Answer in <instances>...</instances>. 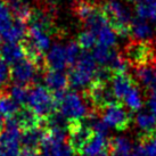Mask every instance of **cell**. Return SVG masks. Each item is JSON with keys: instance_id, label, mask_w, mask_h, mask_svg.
Masks as SVG:
<instances>
[{"instance_id": "cell-1", "label": "cell", "mask_w": 156, "mask_h": 156, "mask_svg": "<svg viewBox=\"0 0 156 156\" xmlns=\"http://www.w3.org/2000/svg\"><path fill=\"white\" fill-rule=\"evenodd\" d=\"M30 27L27 31V41H26L25 50L26 55L38 61L42 56L44 52H47L51 47V16L44 12L38 10L32 14L30 18Z\"/></svg>"}, {"instance_id": "cell-2", "label": "cell", "mask_w": 156, "mask_h": 156, "mask_svg": "<svg viewBox=\"0 0 156 156\" xmlns=\"http://www.w3.org/2000/svg\"><path fill=\"white\" fill-rule=\"evenodd\" d=\"M56 101L59 114L69 123L82 121L92 114L87 98L75 91H64L62 94H56Z\"/></svg>"}, {"instance_id": "cell-3", "label": "cell", "mask_w": 156, "mask_h": 156, "mask_svg": "<svg viewBox=\"0 0 156 156\" xmlns=\"http://www.w3.org/2000/svg\"><path fill=\"white\" fill-rule=\"evenodd\" d=\"M98 71L97 62L92 55L84 52L81 54L76 63L71 69L69 75V83L74 89H86L94 82L96 73Z\"/></svg>"}, {"instance_id": "cell-4", "label": "cell", "mask_w": 156, "mask_h": 156, "mask_svg": "<svg viewBox=\"0 0 156 156\" xmlns=\"http://www.w3.org/2000/svg\"><path fill=\"white\" fill-rule=\"evenodd\" d=\"M109 26L117 35L126 38L131 35V14L129 9L119 0H109L103 6Z\"/></svg>"}, {"instance_id": "cell-5", "label": "cell", "mask_w": 156, "mask_h": 156, "mask_svg": "<svg viewBox=\"0 0 156 156\" xmlns=\"http://www.w3.org/2000/svg\"><path fill=\"white\" fill-rule=\"evenodd\" d=\"M27 109L34 114L38 119L49 117L57 106L56 97H54L50 90L44 86H34L29 90Z\"/></svg>"}, {"instance_id": "cell-6", "label": "cell", "mask_w": 156, "mask_h": 156, "mask_svg": "<svg viewBox=\"0 0 156 156\" xmlns=\"http://www.w3.org/2000/svg\"><path fill=\"white\" fill-rule=\"evenodd\" d=\"M126 61L136 66H143L156 62V48L152 41L132 40L124 47Z\"/></svg>"}, {"instance_id": "cell-7", "label": "cell", "mask_w": 156, "mask_h": 156, "mask_svg": "<svg viewBox=\"0 0 156 156\" xmlns=\"http://www.w3.org/2000/svg\"><path fill=\"white\" fill-rule=\"evenodd\" d=\"M22 146L21 126L10 119L0 132V156H21Z\"/></svg>"}, {"instance_id": "cell-8", "label": "cell", "mask_w": 156, "mask_h": 156, "mask_svg": "<svg viewBox=\"0 0 156 156\" xmlns=\"http://www.w3.org/2000/svg\"><path fill=\"white\" fill-rule=\"evenodd\" d=\"M41 156H74V151L69 145L66 130L49 129L41 146Z\"/></svg>"}, {"instance_id": "cell-9", "label": "cell", "mask_w": 156, "mask_h": 156, "mask_svg": "<svg viewBox=\"0 0 156 156\" xmlns=\"http://www.w3.org/2000/svg\"><path fill=\"white\" fill-rule=\"evenodd\" d=\"M84 97L89 104L99 111L106 106L120 103V100H117L114 95L109 82H103L98 80H94V82L84 91Z\"/></svg>"}, {"instance_id": "cell-10", "label": "cell", "mask_w": 156, "mask_h": 156, "mask_svg": "<svg viewBox=\"0 0 156 156\" xmlns=\"http://www.w3.org/2000/svg\"><path fill=\"white\" fill-rule=\"evenodd\" d=\"M101 120L111 128H114L119 131H124L130 126L132 122L131 114L121 103L106 106L103 109H100Z\"/></svg>"}, {"instance_id": "cell-11", "label": "cell", "mask_w": 156, "mask_h": 156, "mask_svg": "<svg viewBox=\"0 0 156 156\" xmlns=\"http://www.w3.org/2000/svg\"><path fill=\"white\" fill-rule=\"evenodd\" d=\"M39 75V67L37 61L30 57L24 58L21 62L14 64L12 69V79L16 84L27 86L34 82Z\"/></svg>"}, {"instance_id": "cell-12", "label": "cell", "mask_w": 156, "mask_h": 156, "mask_svg": "<svg viewBox=\"0 0 156 156\" xmlns=\"http://www.w3.org/2000/svg\"><path fill=\"white\" fill-rule=\"evenodd\" d=\"M94 130L84 119V121H76L69 123V143L72 146L75 154H78L81 148L92 137Z\"/></svg>"}, {"instance_id": "cell-13", "label": "cell", "mask_w": 156, "mask_h": 156, "mask_svg": "<svg viewBox=\"0 0 156 156\" xmlns=\"http://www.w3.org/2000/svg\"><path fill=\"white\" fill-rule=\"evenodd\" d=\"M46 64L49 69L55 71H63L69 65L67 50H66V44H51L49 50L46 52Z\"/></svg>"}, {"instance_id": "cell-14", "label": "cell", "mask_w": 156, "mask_h": 156, "mask_svg": "<svg viewBox=\"0 0 156 156\" xmlns=\"http://www.w3.org/2000/svg\"><path fill=\"white\" fill-rule=\"evenodd\" d=\"M138 82L149 92L156 94V62L147 65L138 66L134 69Z\"/></svg>"}, {"instance_id": "cell-15", "label": "cell", "mask_w": 156, "mask_h": 156, "mask_svg": "<svg viewBox=\"0 0 156 156\" xmlns=\"http://www.w3.org/2000/svg\"><path fill=\"white\" fill-rule=\"evenodd\" d=\"M136 86V82L130 74L119 73L113 74L111 79V87L117 100H123L126 95Z\"/></svg>"}, {"instance_id": "cell-16", "label": "cell", "mask_w": 156, "mask_h": 156, "mask_svg": "<svg viewBox=\"0 0 156 156\" xmlns=\"http://www.w3.org/2000/svg\"><path fill=\"white\" fill-rule=\"evenodd\" d=\"M44 83L46 87L52 92L62 94L64 92L69 84V76L63 71H55V69H49L47 73L44 74Z\"/></svg>"}, {"instance_id": "cell-17", "label": "cell", "mask_w": 156, "mask_h": 156, "mask_svg": "<svg viewBox=\"0 0 156 156\" xmlns=\"http://www.w3.org/2000/svg\"><path fill=\"white\" fill-rule=\"evenodd\" d=\"M44 136H46V132L39 126L24 129V131L22 132V145L25 147V149L35 151V148L41 146Z\"/></svg>"}, {"instance_id": "cell-18", "label": "cell", "mask_w": 156, "mask_h": 156, "mask_svg": "<svg viewBox=\"0 0 156 156\" xmlns=\"http://www.w3.org/2000/svg\"><path fill=\"white\" fill-rule=\"evenodd\" d=\"M25 55V47L21 46L20 44L6 42V44L1 47V51H0V56L2 57L8 64H13V65L24 59Z\"/></svg>"}, {"instance_id": "cell-19", "label": "cell", "mask_w": 156, "mask_h": 156, "mask_svg": "<svg viewBox=\"0 0 156 156\" xmlns=\"http://www.w3.org/2000/svg\"><path fill=\"white\" fill-rule=\"evenodd\" d=\"M27 25H26L25 21L22 20H15L13 23V25L9 27V30L2 34L4 39L6 42L9 44H18L22 40L25 39V37H27Z\"/></svg>"}, {"instance_id": "cell-20", "label": "cell", "mask_w": 156, "mask_h": 156, "mask_svg": "<svg viewBox=\"0 0 156 156\" xmlns=\"http://www.w3.org/2000/svg\"><path fill=\"white\" fill-rule=\"evenodd\" d=\"M136 123L140 136H155L156 134V115L153 113H140L136 117Z\"/></svg>"}, {"instance_id": "cell-21", "label": "cell", "mask_w": 156, "mask_h": 156, "mask_svg": "<svg viewBox=\"0 0 156 156\" xmlns=\"http://www.w3.org/2000/svg\"><path fill=\"white\" fill-rule=\"evenodd\" d=\"M132 146L129 139L114 137L109 140V156H132Z\"/></svg>"}, {"instance_id": "cell-22", "label": "cell", "mask_w": 156, "mask_h": 156, "mask_svg": "<svg viewBox=\"0 0 156 156\" xmlns=\"http://www.w3.org/2000/svg\"><path fill=\"white\" fill-rule=\"evenodd\" d=\"M20 112V105L9 95L0 94V116L5 119H14Z\"/></svg>"}, {"instance_id": "cell-23", "label": "cell", "mask_w": 156, "mask_h": 156, "mask_svg": "<svg viewBox=\"0 0 156 156\" xmlns=\"http://www.w3.org/2000/svg\"><path fill=\"white\" fill-rule=\"evenodd\" d=\"M131 35L134 40L151 41L153 38V30L151 25L143 20H134L131 23Z\"/></svg>"}, {"instance_id": "cell-24", "label": "cell", "mask_w": 156, "mask_h": 156, "mask_svg": "<svg viewBox=\"0 0 156 156\" xmlns=\"http://www.w3.org/2000/svg\"><path fill=\"white\" fill-rule=\"evenodd\" d=\"M136 13L140 20L156 18V0H139L136 5Z\"/></svg>"}, {"instance_id": "cell-25", "label": "cell", "mask_w": 156, "mask_h": 156, "mask_svg": "<svg viewBox=\"0 0 156 156\" xmlns=\"http://www.w3.org/2000/svg\"><path fill=\"white\" fill-rule=\"evenodd\" d=\"M117 52L112 49V48L108 47H103V46H99L97 44L94 49V52H92V56L96 59V62L100 64L103 67H108L111 62L113 61L114 56L116 55Z\"/></svg>"}, {"instance_id": "cell-26", "label": "cell", "mask_w": 156, "mask_h": 156, "mask_svg": "<svg viewBox=\"0 0 156 156\" xmlns=\"http://www.w3.org/2000/svg\"><path fill=\"white\" fill-rule=\"evenodd\" d=\"M10 9L13 12L14 17L17 20H22V21H29L32 16V9L29 6L27 2L23 1V0H12L10 2Z\"/></svg>"}, {"instance_id": "cell-27", "label": "cell", "mask_w": 156, "mask_h": 156, "mask_svg": "<svg viewBox=\"0 0 156 156\" xmlns=\"http://www.w3.org/2000/svg\"><path fill=\"white\" fill-rule=\"evenodd\" d=\"M14 15L10 6L5 1L0 0V34H4L9 30L14 23Z\"/></svg>"}, {"instance_id": "cell-28", "label": "cell", "mask_w": 156, "mask_h": 156, "mask_svg": "<svg viewBox=\"0 0 156 156\" xmlns=\"http://www.w3.org/2000/svg\"><path fill=\"white\" fill-rule=\"evenodd\" d=\"M116 35L117 34L115 33V31L113 30L108 24L107 26L103 27L101 30H99L96 33L97 44L103 46V47L112 48L114 44H116Z\"/></svg>"}, {"instance_id": "cell-29", "label": "cell", "mask_w": 156, "mask_h": 156, "mask_svg": "<svg viewBox=\"0 0 156 156\" xmlns=\"http://www.w3.org/2000/svg\"><path fill=\"white\" fill-rule=\"evenodd\" d=\"M123 101L126 103V105L131 109V111H139L143 106V99L139 92V89L137 86H134L128 94L126 97L123 98Z\"/></svg>"}, {"instance_id": "cell-30", "label": "cell", "mask_w": 156, "mask_h": 156, "mask_svg": "<svg viewBox=\"0 0 156 156\" xmlns=\"http://www.w3.org/2000/svg\"><path fill=\"white\" fill-rule=\"evenodd\" d=\"M14 119L17 121V123L23 129H27V128H31V126H38V121H39V119L35 116L30 109L18 112L17 115Z\"/></svg>"}, {"instance_id": "cell-31", "label": "cell", "mask_w": 156, "mask_h": 156, "mask_svg": "<svg viewBox=\"0 0 156 156\" xmlns=\"http://www.w3.org/2000/svg\"><path fill=\"white\" fill-rule=\"evenodd\" d=\"M27 95H29V90L26 89L25 86H22V84H16L15 83L13 87H10V89H9V96L18 105L26 104Z\"/></svg>"}, {"instance_id": "cell-32", "label": "cell", "mask_w": 156, "mask_h": 156, "mask_svg": "<svg viewBox=\"0 0 156 156\" xmlns=\"http://www.w3.org/2000/svg\"><path fill=\"white\" fill-rule=\"evenodd\" d=\"M78 44L81 47V49H86V50L91 49L97 44V37L90 30L82 31L78 37Z\"/></svg>"}, {"instance_id": "cell-33", "label": "cell", "mask_w": 156, "mask_h": 156, "mask_svg": "<svg viewBox=\"0 0 156 156\" xmlns=\"http://www.w3.org/2000/svg\"><path fill=\"white\" fill-rule=\"evenodd\" d=\"M139 145L147 156H156V136H139Z\"/></svg>"}, {"instance_id": "cell-34", "label": "cell", "mask_w": 156, "mask_h": 156, "mask_svg": "<svg viewBox=\"0 0 156 156\" xmlns=\"http://www.w3.org/2000/svg\"><path fill=\"white\" fill-rule=\"evenodd\" d=\"M10 78H12V69H9V64L0 56V89L7 84Z\"/></svg>"}, {"instance_id": "cell-35", "label": "cell", "mask_w": 156, "mask_h": 156, "mask_svg": "<svg viewBox=\"0 0 156 156\" xmlns=\"http://www.w3.org/2000/svg\"><path fill=\"white\" fill-rule=\"evenodd\" d=\"M148 106L151 108V112L156 115V94H153L148 100Z\"/></svg>"}, {"instance_id": "cell-36", "label": "cell", "mask_w": 156, "mask_h": 156, "mask_svg": "<svg viewBox=\"0 0 156 156\" xmlns=\"http://www.w3.org/2000/svg\"><path fill=\"white\" fill-rule=\"evenodd\" d=\"M132 156H147V155H146V153L144 152V149L141 148V146L138 145V146H136V148L133 149Z\"/></svg>"}, {"instance_id": "cell-37", "label": "cell", "mask_w": 156, "mask_h": 156, "mask_svg": "<svg viewBox=\"0 0 156 156\" xmlns=\"http://www.w3.org/2000/svg\"><path fill=\"white\" fill-rule=\"evenodd\" d=\"M21 156H41V155H39L35 151H32V149H25L24 152H22V155Z\"/></svg>"}, {"instance_id": "cell-38", "label": "cell", "mask_w": 156, "mask_h": 156, "mask_svg": "<svg viewBox=\"0 0 156 156\" xmlns=\"http://www.w3.org/2000/svg\"><path fill=\"white\" fill-rule=\"evenodd\" d=\"M4 126H5V123H4V119L0 116V132L2 131V129H4Z\"/></svg>"}, {"instance_id": "cell-39", "label": "cell", "mask_w": 156, "mask_h": 156, "mask_svg": "<svg viewBox=\"0 0 156 156\" xmlns=\"http://www.w3.org/2000/svg\"><path fill=\"white\" fill-rule=\"evenodd\" d=\"M129 1H132V2H134V1H139V0H129Z\"/></svg>"}, {"instance_id": "cell-40", "label": "cell", "mask_w": 156, "mask_h": 156, "mask_svg": "<svg viewBox=\"0 0 156 156\" xmlns=\"http://www.w3.org/2000/svg\"><path fill=\"white\" fill-rule=\"evenodd\" d=\"M0 42H1V37H0Z\"/></svg>"}, {"instance_id": "cell-41", "label": "cell", "mask_w": 156, "mask_h": 156, "mask_svg": "<svg viewBox=\"0 0 156 156\" xmlns=\"http://www.w3.org/2000/svg\"><path fill=\"white\" fill-rule=\"evenodd\" d=\"M155 21H156V18H155Z\"/></svg>"}, {"instance_id": "cell-42", "label": "cell", "mask_w": 156, "mask_h": 156, "mask_svg": "<svg viewBox=\"0 0 156 156\" xmlns=\"http://www.w3.org/2000/svg\"><path fill=\"white\" fill-rule=\"evenodd\" d=\"M155 136H156V134H155Z\"/></svg>"}]
</instances>
